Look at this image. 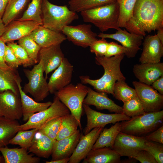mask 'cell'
I'll list each match as a JSON object with an SVG mask.
<instances>
[{
    "instance_id": "1",
    "label": "cell",
    "mask_w": 163,
    "mask_h": 163,
    "mask_svg": "<svg viewBox=\"0 0 163 163\" xmlns=\"http://www.w3.org/2000/svg\"><path fill=\"white\" fill-rule=\"evenodd\" d=\"M124 28L143 37L146 32L163 28V0H137L132 16Z\"/></svg>"
},
{
    "instance_id": "2",
    "label": "cell",
    "mask_w": 163,
    "mask_h": 163,
    "mask_svg": "<svg viewBox=\"0 0 163 163\" xmlns=\"http://www.w3.org/2000/svg\"><path fill=\"white\" fill-rule=\"evenodd\" d=\"M125 56L120 54L110 57L96 56L95 62L103 68L104 72L100 78L93 80L88 76H81L79 78L83 84H88L97 91L111 94L114 96L113 89L117 81L124 80L126 78L121 72L120 65Z\"/></svg>"
},
{
    "instance_id": "3",
    "label": "cell",
    "mask_w": 163,
    "mask_h": 163,
    "mask_svg": "<svg viewBox=\"0 0 163 163\" xmlns=\"http://www.w3.org/2000/svg\"><path fill=\"white\" fill-rule=\"evenodd\" d=\"M80 14L84 22L93 24L102 32L120 28L118 25L119 10L116 1L82 11Z\"/></svg>"
},
{
    "instance_id": "4",
    "label": "cell",
    "mask_w": 163,
    "mask_h": 163,
    "mask_svg": "<svg viewBox=\"0 0 163 163\" xmlns=\"http://www.w3.org/2000/svg\"><path fill=\"white\" fill-rule=\"evenodd\" d=\"M78 18L77 13L70 10L66 5H57L48 0L43 1L42 25L45 27L62 33L64 27Z\"/></svg>"
},
{
    "instance_id": "5",
    "label": "cell",
    "mask_w": 163,
    "mask_h": 163,
    "mask_svg": "<svg viewBox=\"0 0 163 163\" xmlns=\"http://www.w3.org/2000/svg\"><path fill=\"white\" fill-rule=\"evenodd\" d=\"M121 132L144 136L163 125V110L145 112L120 123Z\"/></svg>"
},
{
    "instance_id": "6",
    "label": "cell",
    "mask_w": 163,
    "mask_h": 163,
    "mask_svg": "<svg viewBox=\"0 0 163 163\" xmlns=\"http://www.w3.org/2000/svg\"><path fill=\"white\" fill-rule=\"evenodd\" d=\"M88 91V87L82 83L76 85L70 83L55 93L69 109L71 114L76 119L81 130L82 129L81 119L83 104Z\"/></svg>"
},
{
    "instance_id": "7",
    "label": "cell",
    "mask_w": 163,
    "mask_h": 163,
    "mask_svg": "<svg viewBox=\"0 0 163 163\" xmlns=\"http://www.w3.org/2000/svg\"><path fill=\"white\" fill-rule=\"evenodd\" d=\"M28 82L25 84L23 91L29 93L35 101L39 102L43 100L49 94L47 78L44 77L43 64L41 60L35 65L31 70H23Z\"/></svg>"
},
{
    "instance_id": "8",
    "label": "cell",
    "mask_w": 163,
    "mask_h": 163,
    "mask_svg": "<svg viewBox=\"0 0 163 163\" xmlns=\"http://www.w3.org/2000/svg\"><path fill=\"white\" fill-rule=\"evenodd\" d=\"M70 113L68 108L55 95L50 107L33 115L25 123L19 126V130L39 129L51 120L63 117Z\"/></svg>"
},
{
    "instance_id": "9",
    "label": "cell",
    "mask_w": 163,
    "mask_h": 163,
    "mask_svg": "<svg viewBox=\"0 0 163 163\" xmlns=\"http://www.w3.org/2000/svg\"><path fill=\"white\" fill-rule=\"evenodd\" d=\"M132 83L145 112H157L162 109L163 95L151 85L136 81Z\"/></svg>"
},
{
    "instance_id": "10",
    "label": "cell",
    "mask_w": 163,
    "mask_h": 163,
    "mask_svg": "<svg viewBox=\"0 0 163 163\" xmlns=\"http://www.w3.org/2000/svg\"><path fill=\"white\" fill-rule=\"evenodd\" d=\"M83 108L87 118V124L83 130L84 135L95 128H104L107 124L129 120L131 118L123 113L106 114L98 112L91 109L88 105L84 104Z\"/></svg>"
},
{
    "instance_id": "11",
    "label": "cell",
    "mask_w": 163,
    "mask_h": 163,
    "mask_svg": "<svg viewBox=\"0 0 163 163\" xmlns=\"http://www.w3.org/2000/svg\"><path fill=\"white\" fill-rule=\"evenodd\" d=\"M144 136H134L120 132L115 139L112 149L120 157L134 158L143 149Z\"/></svg>"
},
{
    "instance_id": "12",
    "label": "cell",
    "mask_w": 163,
    "mask_h": 163,
    "mask_svg": "<svg viewBox=\"0 0 163 163\" xmlns=\"http://www.w3.org/2000/svg\"><path fill=\"white\" fill-rule=\"evenodd\" d=\"M90 24H83L64 27L62 33L74 44L86 48L98 39L97 35L91 30Z\"/></svg>"
},
{
    "instance_id": "13",
    "label": "cell",
    "mask_w": 163,
    "mask_h": 163,
    "mask_svg": "<svg viewBox=\"0 0 163 163\" xmlns=\"http://www.w3.org/2000/svg\"><path fill=\"white\" fill-rule=\"evenodd\" d=\"M97 37L101 38H110L120 43L126 50L125 55L128 58L134 57L142 44L143 36L130 33L125 29L120 28L113 34L100 33Z\"/></svg>"
},
{
    "instance_id": "14",
    "label": "cell",
    "mask_w": 163,
    "mask_h": 163,
    "mask_svg": "<svg viewBox=\"0 0 163 163\" xmlns=\"http://www.w3.org/2000/svg\"><path fill=\"white\" fill-rule=\"evenodd\" d=\"M42 23L33 21L14 20L6 26L0 37L6 43L13 42L29 35Z\"/></svg>"
},
{
    "instance_id": "15",
    "label": "cell",
    "mask_w": 163,
    "mask_h": 163,
    "mask_svg": "<svg viewBox=\"0 0 163 163\" xmlns=\"http://www.w3.org/2000/svg\"><path fill=\"white\" fill-rule=\"evenodd\" d=\"M0 115L12 120L22 117L21 98L11 90L0 92Z\"/></svg>"
},
{
    "instance_id": "16",
    "label": "cell",
    "mask_w": 163,
    "mask_h": 163,
    "mask_svg": "<svg viewBox=\"0 0 163 163\" xmlns=\"http://www.w3.org/2000/svg\"><path fill=\"white\" fill-rule=\"evenodd\" d=\"M73 71V66L67 59L64 57L49 79L48 85L50 93L55 94L70 84Z\"/></svg>"
},
{
    "instance_id": "17",
    "label": "cell",
    "mask_w": 163,
    "mask_h": 163,
    "mask_svg": "<svg viewBox=\"0 0 163 163\" xmlns=\"http://www.w3.org/2000/svg\"><path fill=\"white\" fill-rule=\"evenodd\" d=\"M142 45V51L139 59L141 63L160 62L163 56V43L157 34L147 36Z\"/></svg>"
},
{
    "instance_id": "18",
    "label": "cell",
    "mask_w": 163,
    "mask_h": 163,
    "mask_svg": "<svg viewBox=\"0 0 163 163\" xmlns=\"http://www.w3.org/2000/svg\"><path fill=\"white\" fill-rule=\"evenodd\" d=\"M103 128L102 127L95 128L87 134L81 135L79 142L69 157L68 163H79L84 159L92 149Z\"/></svg>"
},
{
    "instance_id": "19",
    "label": "cell",
    "mask_w": 163,
    "mask_h": 163,
    "mask_svg": "<svg viewBox=\"0 0 163 163\" xmlns=\"http://www.w3.org/2000/svg\"><path fill=\"white\" fill-rule=\"evenodd\" d=\"M64 57L60 45L41 48L38 59L43 63L46 78L59 66Z\"/></svg>"
},
{
    "instance_id": "20",
    "label": "cell",
    "mask_w": 163,
    "mask_h": 163,
    "mask_svg": "<svg viewBox=\"0 0 163 163\" xmlns=\"http://www.w3.org/2000/svg\"><path fill=\"white\" fill-rule=\"evenodd\" d=\"M133 72L139 82L149 85L163 75V63H144L135 65Z\"/></svg>"
},
{
    "instance_id": "21",
    "label": "cell",
    "mask_w": 163,
    "mask_h": 163,
    "mask_svg": "<svg viewBox=\"0 0 163 163\" xmlns=\"http://www.w3.org/2000/svg\"><path fill=\"white\" fill-rule=\"evenodd\" d=\"M107 94L103 92L95 91L88 87V93L83 104L94 106L98 110H107L115 113H123L122 107L109 98Z\"/></svg>"
},
{
    "instance_id": "22",
    "label": "cell",
    "mask_w": 163,
    "mask_h": 163,
    "mask_svg": "<svg viewBox=\"0 0 163 163\" xmlns=\"http://www.w3.org/2000/svg\"><path fill=\"white\" fill-rule=\"evenodd\" d=\"M29 35L41 48L60 45L66 39L65 35L40 25Z\"/></svg>"
},
{
    "instance_id": "23",
    "label": "cell",
    "mask_w": 163,
    "mask_h": 163,
    "mask_svg": "<svg viewBox=\"0 0 163 163\" xmlns=\"http://www.w3.org/2000/svg\"><path fill=\"white\" fill-rule=\"evenodd\" d=\"M79 129L72 135L59 140L53 143L51 154L52 160L70 157L73 152L81 136Z\"/></svg>"
},
{
    "instance_id": "24",
    "label": "cell",
    "mask_w": 163,
    "mask_h": 163,
    "mask_svg": "<svg viewBox=\"0 0 163 163\" xmlns=\"http://www.w3.org/2000/svg\"><path fill=\"white\" fill-rule=\"evenodd\" d=\"M21 80H18L17 83L19 90L21 102L23 120L26 122L33 115L48 108L52 103L51 101L44 103L37 102L27 95L22 89Z\"/></svg>"
},
{
    "instance_id": "25",
    "label": "cell",
    "mask_w": 163,
    "mask_h": 163,
    "mask_svg": "<svg viewBox=\"0 0 163 163\" xmlns=\"http://www.w3.org/2000/svg\"><path fill=\"white\" fill-rule=\"evenodd\" d=\"M27 149L21 148H10L7 146L0 147V152L5 163H38L39 157L29 154Z\"/></svg>"
},
{
    "instance_id": "26",
    "label": "cell",
    "mask_w": 163,
    "mask_h": 163,
    "mask_svg": "<svg viewBox=\"0 0 163 163\" xmlns=\"http://www.w3.org/2000/svg\"><path fill=\"white\" fill-rule=\"evenodd\" d=\"M54 142L38 130L32 139L28 152L38 157L48 158L51 155Z\"/></svg>"
},
{
    "instance_id": "27",
    "label": "cell",
    "mask_w": 163,
    "mask_h": 163,
    "mask_svg": "<svg viewBox=\"0 0 163 163\" xmlns=\"http://www.w3.org/2000/svg\"><path fill=\"white\" fill-rule=\"evenodd\" d=\"M120 156L113 149L104 147L92 149L83 159V163H119Z\"/></svg>"
},
{
    "instance_id": "28",
    "label": "cell",
    "mask_w": 163,
    "mask_h": 163,
    "mask_svg": "<svg viewBox=\"0 0 163 163\" xmlns=\"http://www.w3.org/2000/svg\"><path fill=\"white\" fill-rule=\"evenodd\" d=\"M18 80L21 79L17 69L0 68V92L9 90L20 95Z\"/></svg>"
},
{
    "instance_id": "29",
    "label": "cell",
    "mask_w": 163,
    "mask_h": 163,
    "mask_svg": "<svg viewBox=\"0 0 163 163\" xmlns=\"http://www.w3.org/2000/svg\"><path fill=\"white\" fill-rule=\"evenodd\" d=\"M20 125L17 120L0 116V147L8 144L10 140L19 131Z\"/></svg>"
},
{
    "instance_id": "30",
    "label": "cell",
    "mask_w": 163,
    "mask_h": 163,
    "mask_svg": "<svg viewBox=\"0 0 163 163\" xmlns=\"http://www.w3.org/2000/svg\"><path fill=\"white\" fill-rule=\"evenodd\" d=\"M120 130V125L119 122L116 123L109 128H103L92 149L104 147L112 149L116 138Z\"/></svg>"
},
{
    "instance_id": "31",
    "label": "cell",
    "mask_w": 163,
    "mask_h": 163,
    "mask_svg": "<svg viewBox=\"0 0 163 163\" xmlns=\"http://www.w3.org/2000/svg\"><path fill=\"white\" fill-rule=\"evenodd\" d=\"M30 0H11L8 2L2 20L6 26L25 9Z\"/></svg>"
},
{
    "instance_id": "32",
    "label": "cell",
    "mask_w": 163,
    "mask_h": 163,
    "mask_svg": "<svg viewBox=\"0 0 163 163\" xmlns=\"http://www.w3.org/2000/svg\"><path fill=\"white\" fill-rule=\"evenodd\" d=\"M78 126L77 121L71 113L63 116L56 140H60L72 135L77 131Z\"/></svg>"
},
{
    "instance_id": "33",
    "label": "cell",
    "mask_w": 163,
    "mask_h": 163,
    "mask_svg": "<svg viewBox=\"0 0 163 163\" xmlns=\"http://www.w3.org/2000/svg\"><path fill=\"white\" fill-rule=\"evenodd\" d=\"M136 1L116 0L119 7V16L118 25L120 28H124L126 23L132 18Z\"/></svg>"
},
{
    "instance_id": "34",
    "label": "cell",
    "mask_w": 163,
    "mask_h": 163,
    "mask_svg": "<svg viewBox=\"0 0 163 163\" xmlns=\"http://www.w3.org/2000/svg\"><path fill=\"white\" fill-rule=\"evenodd\" d=\"M116 1V0H70L69 9L73 11H81Z\"/></svg>"
},
{
    "instance_id": "35",
    "label": "cell",
    "mask_w": 163,
    "mask_h": 163,
    "mask_svg": "<svg viewBox=\"0 0 163 163\" xmlns=\"http://www.w3.org/2000/svg\"><path fill=\"white\" fill-rule=\"evenodd\" d=\"M113 92L115 98L123 102L137 96L135 89L129 86L124 80L117 81L116 82Z\"/></svg>"
},
{
    "instance_id": "36",
    "label": "cell",
    "mask_w": 163,
    "mask_h": 163,
    "mask_svg": "<svg viewBox=\"0 0 163 163\" xmlns=\"http://www.w3.org/2000/svg\"><path fill=\"white\" fill-rule=\"evenodd\" d=\"M43 0H32L19 21H33L42 23V7Z\"/></svg>"
},
{
    "instance_id": "37",
    "label": "cell",
    "mask_w": 163,
    "mask_h": 163,
    "mask_svg": "<svg viewBox=\"0 0 163 163\" xmlns=\"http://www.w3.org/2000/svg\"><path fill=\"white\" fill-rule=\"evenodd\" d=\"M38 128L19 130L9 142L8 144L16 145L28 150L32 139Z\"/></svg>"
},
{
    "instance_id": "38",
    "label": "cell",
    "mask_w": 163,
    "mask_h": 163,
    "mask_svg": "<svg viewBox=\"0 0 163 163\" xmlns=\"http://www.w3.org/2000/svg\"><path fill=\"white\" fill-rule=\"evenodd\" d=\"M18 42L35 64L39 62L38 55L41 48L29 35L20 39Z\"/></svg>"
},
{
    "instance_id": "39",
    "label": "cell",
    "mask_w": 163,
    "mask_h": 163,
    "mask_svg": "<svg viewBox=\"0 0 163 163\" xmlns=\"http://www.w3.org/2000/svg\"><path fill=\"white\" fill-rule=\"evenodd\" d=\"M122 107L123 113L131 117L144 113L141 102L137 96L128 101L123 102Z\"/></svg>"
},
{
    "instance_id": "40",
    "label": "cell",
    "mask_w": 163,
    "mask_h": 163,
    "mask_svg": "<svg viewBox=\"0 0 163 163\" xmlns=\"http://www.w3.org/2000/svg\"><path fill=\"white\" fill-rule=\"evenodd\" d=\"M7 43V45L11 49L17 59L24 67L31 66L35 64L25 50L19 45L13 42Z\"/></svg>"
},
{
    "instance_id": "41",
    "label": "cell",
    "mask_w": 163,
    "mask_h": 163,
    "mask_svg": "<svg viewBox=\"0 0 163 163\" xmlns=\"http://www.w3.org/2000/svg\"><path fill=\"white\" fill-rule=\"evenodd\" d=\"M63 117L54 119L40 127L38 130L52 140L56 139Z\"/></svg>"
},
{
    "instance_id": "42",
    "label": "cell",
    "mask_w": 163,
    "mask_h": 163,
    "mask_svg": "<svg viewBox=\"0 0 163 163\" xmlns=\"http://www.w3.org/2000/svg\"><path fill=\"white\" fill-rule=\"evenodd\" d=\"M143 149L152 155L158 163H163V144L145 140Z\"/></svg>"
},
{
    "instance_id": "43",
    "label": "cell",
    "mask_w": 163,
    "mask_h": 163,
    "mask_svg": "<svg viewBox=\"0 0 163 163\" xmlns=\"http://www.w3.org/2000/svg\"><path fill=\"white\" fill-rule=\"evenodd\" d=\"M108 43L106 39H97L89 46L90 52L94 53L96 56H104L106 53Z\"/></svg>"
},
{
    "instance_id": "44",
    "label": "cell",
    "mask_w": 163,
    "mask_h": 163,
    "mask_svg": "<svg viewBox=\"0 0 163 163\" xmlns=\"http://www.w3.org/2000/svg\"><path fill=\"white\" fill-rule=\"evenodd\" d=\"M4 60L7 65L12 68L17 69L21 65L11 49L7 45L5 47Z\"/></svg>"
},
{
    "instance_id": "45",
    "label": "cell",
    "mask_w": 163,
    "mask_h": 163,
    "mask_svg": "<svg viewBox=\"0 0 163 163\" xmlns=\"http://www.w3.org/2000/svg\"><path fill=\"white\" fill-rule=\"evenodd\" d=\"M126 51V49L122 46L112 41L108 43L106 53L104 56L110 57L120 54H125Z\"/></svg>"
},
{
    "instance_id": "46",
    "label": "cell",
    "mask_w": 163,
    "mask_h": 163,
    "mask_svg": "<svg viewBox=\"0 0 163 163\" xmlns=\"http://www.w3.org/2000/svg\"><path fill=\"white\" fill-rule=\"evenodd\" d=\"M144 137L146 140L163 144V125Z\"/></svg>"
},
{
    "instance_id": "47",
    "label": "cell",
    "mask_w": 163,
    "mask_h": 163,
    "mask_svg": "<svg viewBox=\"0 0 163 163\" xmlns=\"http://www.w3.org/2000/svg\"><path fill=\"white\" fill-rule=\"evenodd\" d=\"M134 158L141 163H158L153 156L144 149L141 150Z\"/></svg>"
},
{
    "instance_id": "48",
    "label": "cell",
    "mask_w": 163,
    "mask_h": 163,
    "mask_svg": "<svg viewBox=\"0 0 163 163\" xmlns=\"http://www.w3.org/2000/svg\"><path fill=\"white\" fill-rule=\"evenodd\" d=\"M5 43L0 37V68L7 69L10 67L4 60V54L6 46Z\"/></svg>"
},
{
    "instance_id": "49",
    "label": "cell",
    "mask_w": 163,
    "mask_h": 163,
    "mask_svg": "<svg viewBox=\"0 0 163 163\" xmlns=\"http://www.w3.org/2000/svg\"><path fill=\"white\" fill-rule=\"evenodd\" d=\"M151 85L155 89L163 95V75L154 81Z\"/></svg>"
},
{
    "instance_id": "50",
    "label": "cell",
    "mask_w": 163,
    "mask_h": 163,
    "mask_svg": "<svg viewBox=\"0 0 163 163\" xmlns=\"http://www.w3.org/2000/svg\"><path fill=\"white\" fill-rule=\"evenodd\" d=\"M9 0H0V18H2L5 12Z\"/></svg>"
},
{
    "instance_id": "51",
    "label": "cell",
    "mask_w": 163,
    "mask_h": 163,
    "mask_svg": "<svg viewBox=\"0 0 163 163\" xmlns=\"http://www.w3.org/2000/svg\"><path fill=\"white\" fill-rule=\"evenodd\" d=\"M69 160V157L63 158L57 160L46 161V163H67Z\"/></svg>"
},
{
    "instance_id": "52",
    "label": "cell",
    "mask_w": 163,
    "mask_h": 163,
    "mask_svg": "<svg viewBox=\"0 0 163 163\" xmlns=\"http://www.w3.org/2000/svg\"><path fill=\"white\" fill-rule=\"evenodd\" d=\"M6 26L4 24L2 18H0V37L4 33Z\"/></svg>"
},
{
    "instance_id": "53",
    "label": "cell",
    "mask_w": 163,
    "mask_h": 163,
    "mask_svg": "<svg viewBox=\"0 0 163 163\" xmlns=\"http://www.w3.org/2000/svg\"><path fill=\"white\" fill-rule=\"evenodd\" d=\"M157 30V35L163 43V28H161Z\"/></svg>"
},
{
    "instance_id": "54",
    "label": "cell",
    "mask_w": 163,
    "mask_h": 163,
    "mask_svg": "<svg viewBox=\"0 0 163 163\" xmlns=\"http://www.w3.org/2000/svg\"><path fill=\"white\" fill-rule=\"evenodd\" d=\"M1 160H2V159H1V157L0 156V163L2 162Z\"/></svg>"
},
{
    "instance_id": "55",
    "label": "cell",
    "mask_w": 163,
    "mask_h": 163,
    "mask_svg": "<svg viewBox=\"0 0 163 163\" xmlns=\"http://www.w3.org/2000/svg\"><path fill=\"white\" fill-rule=\"evenodd\" d=\"M10 0H9V1H10Z\"/></svg>"
},
{
    "instance_id": "56",
    "label": "cell",
    "mask_w": 163,
    "mask_h": 163,
    "mask_svg": "<svg viewBox=\"0 0 163 163\" xmlns=\"http://www.w3.org/2000/svg\"><path fill=\"white\" fill-rule=\"evenodd\" d=\"M0 116H1V115H0Z\"/></svg>"
}]
</instances>
